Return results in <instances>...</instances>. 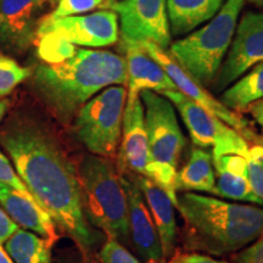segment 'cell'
I'll return each mask as SVG.
<instances>
[{"label":"cell","instance_id":"cell-1","mask_svg":"<svg viewBox=\"0 0 263 263\" xmlns=\"http://www.w3.org/2000/svg\"><path fill=\"white\" fill-rule=\"evenodd\" d=\"M0 144L39 206L89 255L95 235L83 211L80 178L57 140L38 123L17 117L0 132Z\"/></svg>","mask_w":263,"mask_h":263},{"label":"cell","instance_id":"cell-2","mask_svg":"<svg viewBox=\"0 0 263 263\" xmlns=\"http://www.w3.org/2000/svg\"><path fill=\"white\" fill-rule=\"evenodd\" d=\"M127 83L123 58L111 51L77 49L73 57L55 65L41 64L33 87L59 120L68 122L99 91Z\"/></svg>","mask_w":263,"mask_h":263},{"label":"cell","instance_id":"cell-3","mask_svg":"<svg viewBox=\"0 0 263 263\" xmlns=\"http://www.w3.org/2000/svg\"><path fill=\"white\" fill-rule=\"evenodd\" d=\"M188 227V245L215 256L236 252L263 234V209L184 192L174 205Z\"/></svg>","mask_w":263,"mask_h":263},{"label":"cell","instance_id":"cell-4","mask_svg":"<svg viewBox=\"0 0 263 263\" xmlns=\"http://www.w3.org/2000/svg\"><path fill=\"white\" fill-rule=\"evenodd\" d=\"M82 203L89 224L118 241L129 239L127 196L121 174L107 157L90 155L82 161L80 171Z\"/></svg>","mask_w":263,"mask_h":263},{"label":"cell","instance_id":"cell-5","mask_svg":"<svg viewBox=\"0 0 263 263\" xmlns=\"http://www.w3.org/2000/svg\"><path fill=\"white\" fill-rule=\"evenodd\" d=\"M245 0H227L218 14L202 28L170 45V55L200 84L216 80L234 37Z\"/></svg>","mask_w":263,"mask_h":263},{"label":"cell","instance_id":"cell-6","mask_svg":"<svg viewBox=\"0 0 263 263\" xmlns=\"http://www.w3.org/2000/svg\"><path fill=\"white\" fill-rule=\"evenodd\" d=\"M144 121L154 163L153 182L176 205L177 164L185 146V138L177 120L176 107L163 95L153 90L140 91Z\"/></svg>","mask_w":263,"mask_h":263},{"label":"cell","instance_id":"cell-7","mask_svg":"<svg viewBox=\"0 0 263 263\" xmlns=\"http://www.w3.org/2000/svg\"><path fill=\"white\" fill-rule=\"evenodd\" d=\"M126 101L124 85H111L94 95L77 111L74 134L93 155H115L122 134Z\"/></svg>","mask_w":263,"mask_h":263},{"label":"cell","instance_id":"cell-8","mask_svg":"<svg viewBox=\"0 0 263 263\" xmlns=\"http://www.w3.org/2000/svg\"><path fill=\"white\" fill-rule=\"evenodd\" d=\"M159 94L168 99L178 110L183 122L188 128L193 144L196 147H212V156L224 154L246 156L249 151L248 140H245L238 132L227 126L179 90H167Z\"/></svg>","mask_w":263,"mask_h":263},{"label":"cell","instance_id":"cell-9","mask_svg":"<svg viewBox=\"0 0 263 263\" xmlns=\"http://www.w3.org/2000/svg\"><path fill=\"white\" fill-rule=\"evenodd\" d=\"M118 17L114 10L61 18L44 17L35 35L55 34L73 45L87 48L110 47L118 41Z\"/></svg>","mask_w":263,"mask_h":263},{"label":"cell","instance_id":"cell-10","mask_svg":"<svg viewBox=\"0 0 263 263\" xmlns=\"http://www.w3.org/2000/svg\"><path fill=\"white\" fill-rule=\"evenodd\" d=\"M141 45L149 52L151 58L155 59L162 66L163 70L166 71V73L168 74V77L176 85L177 90H179L180 93L192 99L194 103L205 108L213 116L221 120L222 122H224L227 126L238 132L245 140L256 141L257 144H259V141H262V139H259L254 133V130L250 128L248 121L239 116V115H236L233 110L226 107L221 101L213 98L202 87V84L194 80L188 72L184 71L164 49L160 48L159 45H156L153 42H141Z\"/></svg>","mask_w":263,"mask_h":263},{"label":"cell","instance_id":"cell-11","mask_svg":"<svg viewBox=\"0 0 263 263\" xmlns=\"http://www.w3.org/2000/svg\"><path fill=\"white\" fill-rule=\"evenodd\" d=\"M111 9L120 18L122 39L153 42L164 50L171 45L166 0H121Z\"/></svg>","mask_w":263,"mask_h":263},{"label":"cell","instance_id":"cell-12","mask_svg":"<svg viewBox=\"0 0 263 263\" xmlns=\"http://www.w3.org/2000/svg\"><path fill=\"white\" fill-rule=\"evenodd\" d=\"M263 61V12L248 11L235 28L234 37L218 73L215 88L221 90Z\"/></svg>","mask_w":263,"mask_h":263},{"label":"cell","instance_id":"cell-13","mask_svg":"<svg viewBox=\"0 0 263 263\" xmlns=\"http://www.w3.org/2000/svg\"><path fill=\"white\" fill-rule=\"evenodd\" d=\"M120 145V168L132 174L153 179L154 163L144 121V106L140 98L124 106Z\"/></svg>","mask_w":263,"mask_h":263},{"label":"cell","instance_id":"cell-14","mask_svg":"<svg viewBox=\"0 0 263 263\" xmlns=\"http://www.w3.org/2000/svg\"><path fill=\"white\" fill-rule=\"evenodd\" d=\"M121 182L127 196L128 227L132 241L137 251L147 261H162L163 252L160 236L143 193L136 182L126 174H121Z\"/></svg>","mask_w":263,"mask_h":263},{"label":"cell","instance_id":"cell-15","mask_svg":"<svg viewBox=\"0 0 263 263\" xmlns=\"http://www.w3.org/2000/svg\"><path fill=\"white\" fill-rule=\"evenodd\" d=\"M121 43L127 66V103L139 98L140 91L143 90H153L156 93L177 90L162 66L150 57L141 43L122 38Z\"/></svg>","mask_w":263,"mask_h":263},{"label":"cell","instance_id":"cell-16","mask_svg":"<svg viewBox=\"0 0 263 263\" xmlns=\"http://www.w3.org/2000/svg\"><path fill=\"white\" fill-rule=\"evenodd\" d=\"M45 0H0V45L22 52L34 41Z\"/></svg>","mask_w":263,"mask_h":263},{"label":"cell","instance_id":"cell-17","mask_svg":"<svg viewBox=\"0 0 263 263\" xmlns=\"http://www.w3.org/2000/svg\"><path fill=\"white\" fill-rule=\"evenodd\" d=\"M212 161L216 173L213 195L263 206V202L255 195L250 186L245 156L238 154H224L212 156Z\"/></svg>","mask_w":263,"mask_h":263},{"label":"cell","instance_id":"cell-18","mask_svg":"<svg viewBox=\"0 0 263 263\" xmlns=\"http://www.w3.org/2000/svg\"><path fill=\"white\" fill-rule=\"evenodd\" d=\"M0 206L17 226L41 234L50 242L57 239L54 221L34 197L26 196L0 183Z\"/></svg>","mask_w":263,"mask_h":263},{"label":"cell","instance_id":"cell-19","mask_svg":"<svg viewBox=\"0 0 263 263\" xmlns=\"http://www.w3.org/2000/svg\"><path fill=\"white\" fill-rule=\"evenodd\" d=\"M129 177L139 186L146 201V205L149 207V211L153 216L154 223H155L160 236L163 258L170 257L173 254L177 236L174 203L168 195L159 185H156L153 180L145 178V177L136 176V174H132Z\"/></svg>","mask_w":263,"mask_h":263},{"label":"cell","instance_id":"cell-20","mask_svg":"<svg viewBox=\"0 0 263 263\" xmlns=\"http://www.w3.org/2000/svg\"><path fill=\"white\" fill-rule=\"evenodd\" d=\"M223 0H166L173 35L185 34L203 22L215 17Z\"/></svg>","mask_w":263,"mask_h":263},{"label":"cell","instance_id":"cell-21","mask_svg":"<svg viewBox=\"0 0 263 263\" xmlns=\"http://www.w3.org/2000/svg\"><path fill=\"white\" fill-rule=\"evenodd\" d=\"M216 173L213 167L212 154L201 149L194 147L190 153L188 162L180 171H177L176 192H199L215 193Z\"/></svg>","mask_w":263,"mask_h":263},{"label":"cell","instance_id":"cell-22","mask_svg":"<svg viewBox=\"0 0 263 263\" xmlns=\"http://www.w3.org/2000/svg\"><path fill=\"white\" fill-rule=\"evenodd\" d=\"M261 99H263V61L251 67L248 74L223 91L219 101L230 110L244 111Z\"/></svg>","mask_w":263,"mask_h":263},{"label":"cell","instance_id":"cell-23","mask_svg":"<svg viewBox=\"0 0 263 263\" xmlns=\"http://www.w3.org/2000/svg\"><path fill=\"white\" fill-rule=\"evenodd\" d=\"M14 263H51L50 241L25 229H17L5 242Z\"/></svg>","mask_w":263,"mask_h":263},{"label":"cell","instance_id":"cell-24","mask_svg":"<svg viewBox=\"0 0 263 263\" xmlns=\"http://www.w3.org/2000/svg\"><path fill=\"white\" fill-rule=\"evenodd\" d=\"M34 39L38 57L43 64H60L73 57L74 52L77 51L76 45L55 34L35 35Z\"/></svg>","mask_w":263,"mask_h":263},{"label":"cell","instance_id":"cell-25","mask_svg":"<svg viewBox=\"0 0 263 263\" xmlns=\"http://www.w3.org/2000/svg\"><path fill=\"white\" fill-rule=\"evenodd\" d=\"M29 76L31 70L17 64L12 58L0 55V98L9 95Z\"/></svg>","mask_w":263,"mask_h":263},{"label":"cell","instance_id":"cell-26","mask_svg":"<svg viewBox=\"0 0 263 263\" xmlns=\"http://www.w3.org/2000/svg\"><path fill=\"white\" fill-rule=\"evenodd\" d=\"M245 159L250 186L263 202V144H255L249 147Z\"/></svg>","mask_w":263,"mask_h":263},{"label":"cell","instance_id":"cell-27","mask_svg":"<svg viewBox=\"0 0 263 263\" xmlns=\"http://www.w3.org/2000/svg\"><path fill=\"white\" fill-rule=\"evenodd\" d=\"M105 0H59V4L48 17L61 18L68 16H77L91 11L100 6Z\"/></svg>","mask_w":263,"mask_h":263},{"label":"cell","instance_id":"cell-28","mask_svg":"<svg viewBox=\"0 0 263 263\" xmlns=\"http://www.w3.org/2000/svg\"><path fill=\"white\" fill-rule=\"evenodd\" d=\"M100 263H139L124 246L116 239L108 238L99 255Z\"/></svg>","mask_w":263,"mask_h":263},{"label":"cell","instance_id":"cell-29","mask_svg":"<svg viewBox=\"0 0 263 263\" xmlns=\"http://www.w3.org/2000/svg\"><path fill=\"white\" fill-rule=\"evenodd\" d=\"M0 183L5 184V185L10 186V188L16 190V192L24 194L26 196H32L27 186L25 185V183L20 178L17 172L12 167V164L10 163L8 157L2 151H0Z\"/></svg>","mask_w":263,"mask_h":263},{"label":"cell","instance_id":"cell-30","mask_svg":"<svg viewBox=\"0 0 263 263\" xmlns=\"http://www.w3.org/2000/svg\"><path fill=\"white\" fill-rule=\"evenodd\" d=\"M234 263H263V234L234 257Z\"/></svg>","mask_w":263,"mask_h":263},{"label":"cell","instance_id":"cell-31","mask_svg":"<svg viewBox=\"0 0 263 263\" xmlns=\"http://www.w3.org/2000/svg\"><path fill=\"white\" fill-rule=\"evenodd\" d=\"M18 229V226L12 221L8 216V213L4 211L2 206H0V242H6L10 236H11L16 230Z\"/></svg>","mask_w":263,"mask_h":263},{"label":"cell","instance_id":"cell-32","mask_svg":"<svg viewBox=\"0 0 263 263\" xmlns=\"http://www.w3.org/2000/svg\"><path fill=\"white\" fill-rule=\"evenodd\" d=\"M174 263H228V262L219 261V259H215L205 255L190 254V255L180 256V257Z\"/></svg>","mask_w":263,"mask_h":263},{"label":"cell","instance_id":"cell-33","mask_svg":"<svg viewBox=\"0 0 263 263\" xmlns=\"http://www.w3.org/2000/svg\"><path fill=\"white\" fill-rule=\"evenodd\" d=\"M246 110L251 114V116L254 117L256 123L258 124L263 133V99L256 101L254 104H251L248 108H246Z\"/></svg>","mask_w":263,"mask_h":263},{"label":"cell","instance_id":"cell-34","mask_svg":"<svg viewBox=\"0 0 263 263\" xmlns=\"http://www.w3.org/2000/svg\"><path fill=\"white\" fill-rule=\"evenodd\" d=\"M0 263H14V261L9 256L8 251L3 248L2 242H0Z\"/></svg>","mask_w":263,"mask_h":263},{"label":"cell","instance_id":"cell-35","mask_svg":"<svg viewBox=\"0 0 263 263\" xmlns=\"http://www.w3.org/2000/svg\"><path fill=\"white\" fill-rule=\"evenodd\" d=\"M8 101L5 100H0V122H2L3 117L5 116L6 110H8Z\"/></svg>","mask_w":263,"mask_h":263},{"label":"cell","instance_id":"cell-36","mask_svg":"<svg viewBox=\"0 0 263 263\" xmlns=\"http://www.w3.org/2000/svg\"><path fill=\"white\" fill-rule=\"evenodd\" d=\"M250 3H252V4L257 5V6H261V8H263V0H249Z\"/></svg>","mask_w":263,"mask_h":263},{"label":"cell","instance_id":"cell-37","mask_svg":"<svg viewBox=\"0 0 263 263\" xmlns=\"http://www.w3.org/2000/svg\"><path fill=\"white\" fill-rule=\"evenodd\" d=\"M153 263H167V262H162V261H160V262H153Z\"/></svg>","mask_w":263,"mask_h":263},{"label":"cell","instance_id":"cell-38","mask_svg":"<svg viewBox=\"0 0 263 263\" xmlns=\"http://www.w3.org/2000/svg\"><path fill=\"white\" fill-rule=\"evenodd\" d=\"M50 2H57V0H50Z\"/></svg>","mask_w":263,"mask_h":263}]
</instances>
